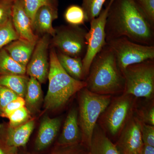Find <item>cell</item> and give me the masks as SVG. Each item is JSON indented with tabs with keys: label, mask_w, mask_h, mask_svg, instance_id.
Segmentation results:
<instances>
[{
	"label": "cell",
	"mask_w": 154,
	"mask_h": 154,
	"mask_svg": "<svg viewBox=\"0 0 154 154\" xmlns=\"http://www.w3.org/2000/svg\"><path fill=\"white\" fill-rule=\"evenodd\" d=\"M106 42L125 37L147 45H154V24L137 0H114L105 25Z\"/></svg>",
	"instance_id": "1"
},
{
	"label": "cell",
	"mask_w": 154,
	"mask_h": 154,
	"mask_svg": "<svg viewBox=\"0 0 154 154\" xmlns=\"http://www.w3.org/2000/svg\"><path fill=\"white\" fill-rule=\"evenodd\" d=\"M85 82L86 88L95 94L111 95L124 92V75L113 51L107 44L92 61Z\"/></svg>",
	"instance_id": "2"
},
{
	"label": "cell",
	"mask_w": 154,
	"mask_h": 154,
	"mask_svg": "<svg viewBox=\"0 0 154 154\" xmlns=\"http://www.w3.org/2000/svg\"><path fill=\"white\" fill-rule=\"evenodd\" d=\"M48 90L44 100L45 110L54 111L66 105L75 94L86 88L85 81L75 79L67 73L58 60L55 49L49 57Z\"/></svg>",
	"instance_id": "3"
},
{
	"label": "cell",
	"mask_w": 154,
	"mask_h": 154,
	"mask_svg": "<svg viewBox=\"0 0 154 154\" xmlns=\"http://www.w3.org/2000/svg\"><path fill=\"white\" fill-rule=\"evenodd\" d=\"M79 93L78 112L82 143L88 149L98 119L110 104L111 96L95 94L86 88Z\"/></svg>",
	"instance_id": "4"
},
{
	"label": "cell",
	"mask_w": 154,
	"mask_h": 154,
	"mask_svg": "<svg viewBox=\"0 0 154 154\" xmlns=\"http://www.w3.org/2000/svg\"><path fill=\"white\" fill-rule=\"evenodd\" d=\"M125 81L123 94L151 99L154 94V60L127 67L122 72Z\"/></svg>",
	"instance_id": "5"
},
{
	"label": "cell",
	"mask_w": 154,
	"mask_h": 154,
	"mask_svg": "<svg viewBox=\"0 0 154 154\" xmlns=\"http://www.w3.org/2000/svg\"><path fill=\"white\" fill-rule=\"evenodd\" d=\"M115 56L122 72L127 67L149 60H154V45L136 43L125 37L107 42Z\"/></svg>",
	"instance_id": "6"
},
{
	"label": "cell",
	"mask_w": 154,
	"mask_h": 154,
	"mask_svg": "<svg viewBox=\"0 0 154 154\" xmlns=\"http://www.w3.org/2000/svg\"><path fill=\"white\" fill-rule=\"evenodd\" d=\"M133 96L123 94L111 99L103 112L102 122L105 129L113 136L119 135L132 115L134 107Z\"/></svg>",
	"instance_id": "7"
},
{
	"label": "cell",
	"mask_w": 154,
	"mask_h": 154,
	"mask_svg": "<svg viewBox=\"0 0 154 154\" xmlns=\"http://www.w3.org/2000/svg\"><path fill=\"white\" fill-rule=\"evenodd\" d=\"M113 1L110 0L107 7L102 10L99 16L90 22V29L86 33L85 37L87 51L82 59L86 78L89 74L90 66L94 58L102 48L107 44L105 25L109 9Z\"/></svg>",
	"instance_id": "8"
},
{
	"label": "cell",
	"mask_w": 154,
	"mask_h": 154,
	"mask_svg": "<svg viewBox=\"0 0 154 154\" xmlns=\"http://www.w3.org/2000/svg\"><path fill=\"white\" fill-rule=\"evenodd\" d=\"M87 32L79 26L62 27L56 30L53 38V45L63 54L83 59L87 51Z\"/></svg>",
	"instance_id": "9"
},
{
	"label": "cell",
	"mask_w": 154,
	"mask_h": 154,
	"mask_svg": "<svg viewBox=\"0 0 154 154\" xmlns=\"http://www.w3.org/2000/svg\"><path fill=\"white\" fill-rule=\"evenodd\" d=\"M48 34L44 36L36 42L30 60L26 66V73L30 77L36 79L39 83H44L48 78L49 63L48 61Z\"/></svg>",
	"instance_id": "10"
},
{
	"label": "cell",
	"mask_w": 154,
	"mask_h": 154,
	"mask_svg": "<svg viewBox=\"0 0 154 154\" xmlns=\"http://www.w3.org/2000/svg\"><path fill=\"white\" fill-rule=\"evenodd\" d=\"M119 136L115 144L121 154H141L143 143L137 116H131Z\"/></svg>",
	"instance_id": "11"
},
{
	"label": "cell",
	"mask_w": 154,
	"mask_h": 154,
	"mask_svg": "<svg viewBox=\"0 0 154 154\" xmlns=\"http://www.w3.org/2000/svg\"><path fill=\"white\" fill-rule=\"evenodd\" d=\"M35 120L30 119L26 123L13 127L8 123L0 124V139L7 145L18 148L25 147L29 140L35 126Z\"/></svg>",
	"instance_id": "12"
},
{
	"label": "cell",
	"mask_w": 154,
	"mask_h": 154,
	"mask_svg": "<svg viewBox=\"0 0 154 154\" xmlns=\"http://www.w3.org/2000/svg\"><path fill=\"white\" fill-rule=\"evenodd\" d=\"M11 19L19 38L37 42L38 36L33 33L32 22L25 11L23 0L14 1Z\"/></svg>",
	"instance_id": "13"
},
{
	"label": "cell",
	"mask_w": 154,
	"mask_h": 154,
	"mask_svg": "<svg viewBox=\"0 0 154 154\" xmlns=\"http://www.w3.org/2000/svg\"><path fill=\"white\" fill-rule=\"evenodd\" d=\"M61 125L60 117L51 118L45 116L42 119L35 143L36 151L42 152L52 144L57 136Z\"/></svg>",
	"instance_id": "14"
},
{
	"label": "cell",
	"mask_w": 154,
	"mask_h": 154,
	"mask_svg": "<svg viewBox=\"0 0 154 154\" xmlns=\"http://www.w3.org/2000/svg\"><path fill=\"white\" fill-rule=\"evenodd\" d=\"M82 141V134L79 122V112L77 109L73 108L70 110L67 116L57 145H71L81 143Z\"/></svg>",
	"instance_id": "15"
},
{
	"label": "cell",
	"mask_w": 154,
	"mask_h": 154,
	"mask_svg": "<svg viewBox=\"0 0 154 154\" xmlns=\"http://www.w3.org/2000/svg\"><path fill=\"white\" fill-rule=\"evenodd\" d=\"M57 17V9L54 5L42 6L36 11L34 16L32 23L33 30L54 37L56 30L53 27V22Z\"/></svg>",
	"instance_id": "16"
},
{
	"label": "cell",
	"mask_w": 154,
	"mask_h": 154,
	"mask_svg": "<svg viewBox=\"0 0 154 154\" xmlns=\"http://www.w3.org/2000/svg\"><path fill=\"white\" fill-rule=\"evenodd\" d=\"M87 154H121L116 145L107 137L105 130L97 124Z\"/></svg>",
	"instance_id": "17"
},
{
	"label": "cell",
	"mask_w": 154,
	"mask_h": 154,
	"mask_svg": "<svg viewBox=\"0 0 154 154\" xmlns=\"http://www.w3.org/2000/svg\"><path fill=\"white\" fill-rule=\"evenodd\" d=\"M36 42L19 38L12 42L4 48L13 59L26 67L36 46Z\"/></svg>",
	"instance_id": "18"
},
{
	"label": "cell",
	"mask_w": 154,
	"mask_h": 154,
	"mask_svg": "<svg viewBox=\"0 0 154 154\" xmlns=\"http://www.w3.org/2000/svg\"><path fill=\"white\" fill-rule=\"evenodd\" d=\"M25 106L30 114H35L39 110L42 100L40 83L35 78L30 77L25 97Z\"/></svg>",
	"instance_id": "19"
},
{
	"label": "cell",
	"mask_w": 154,
	"mask_h": 154,
	"mask_svg": "<svg viewBox=\"0 0 154 154\" xmlns=\"http://www.w3.org/2000/svg\"><path fill=\"white\" fill-rule=\"evenodd\" d=\"M57 54L61 66L68 74L75 79L85 81L82 58L72 57L60 52Z\"/></svg>",
	"instance_id": "20"
},
{
	"label": "cell",
	"mask_w": 154,
	"mask_h": 154,
	"mask_svg": "<svg viewBox=\"0 0 154 154\" xmlns=\"http://www.w3.org/2000/svg\"><path fill=\"white\" fill-rule=\"evenodd\" d=\"M29 78L25 75L0 76V85L8 88L20 97L25 98Z\"/></svg>",
	"instance_id": "21"
},
{
	"label": "cell",
	"mask_w": 154,
	"mask_h": 154,
	"mask_svg": "<svg viewBox=\"0 0 154 154\" xmlns=\"http://www.w3.org/2000/svg\"><path fill=\"white\" fill-rule=\"evenodd\" d=\"M26 67L17 63L4 48L0 49V76L25 75Z\"/></svg>",
	"instance_id": "22"
},
{
	"label": "cell",
	"mask_w": 154,
	"mask_h": 154,
	"mask_svg": "<svg viewBox=\"0 0 154 154\" xmlns=\"http://www.w3.org/2000/svg\"><path fill=\"white\" fill-rule=\"evenodd\" d=\"M66 21L72 26H79L86 22L85 11L82 7L73 5L66 9L64 14Z\"/></svg>",
	"instance_id": "23"
},
{
	"label": "cell",
	"mask_w": 154,
	"mask_h": 154,
	"mask_svg": "<svg viewBox=\"0 0 154 154\" xmlns=\"http://www.w3.org/2000/svg\"><path fill=\"white\" fill-rule=\"evenodd\" d=\"M19 38L12 23V19L0 26V49Z\"/></svg>",
	"instance_id": "24"
},
{
	"label": "cell",
	"mask_w": 154,
	"mask_h": 154,
	"mask_svg": "<svg viewBox=\"0 0 154 154\" xmlns=\"http://www.w3.org/2000/svg\"><path fill=\"white\" fill-rule=\"evenodd\" d=\"M106 0H83L82 8L85 11L86 22L98 17L102 10L103 5Z\"/></svg>",
	"instance_id": "25"
},
{
	"label": "cell",
	"mask_w": 154,
	"mask_h": 154,
	"mask_svg": "<svg viewBox=\"0 0 154 154\" xmlns=\"http://www.w3.org/2000/svg\"><path fill=\"white\" fill-rule=\"evenodd\" d=\"M30 112L25 106L15 110L8 117L9 119V125L13 127L26 123L30 120Z\"/></svg>",
	"instance_id": "26"
},
{
	"label": "cell",
	"mask_w": 154,
	"mask_h": 154,
	"mask_svg": "<svg viewBox=\"0 0 154 154\" xmlns=\"http://www.w3.org/2000/svg\"><path fill=\"white\" fill-rule=\"evenodd\" d=\"M88 149L82 143L71 145H57L49 154H87Z\"/></svg>",
	"instance_id": "27"
},
{
	"label": "cell",
	"mask_w": 154,
	"mask_h": 154,
	"mask_svg": "<svg viewBox=\"0 0 154 154\" xmlns=\"http://www.w3.org/2000/svg\"><path fill=\"white\" fill-rule=\"evenodd\" d=\"M23 2L25 11L32 23L35 14L39 8L44 5H54L53 0H23Z\"/></svg>",
	"instance_id": "28"
},
{
	"label": "cell",
	"mask_w": 154,
	"mask_h": 154,
	"mask_svg": "<svg viewBox=\"0 0 154 154\" xmlns=\"http://www.w3.org/2000/svg\"><path fill=\"white\" fill-rule=\"evenodd\" d=\"M15 0H0V26L11 19Z\"/></svg>",
	"instance_id": "29"
},
{
	"label": "cell",
	"mask_w": 154,
	"mask_h": 154,
	"mask_svg": "<svg viewBox=\"0 0 154 154\" xmlns=\"http://www.w3.org/2000/svg\"><path fill=\"white\" fill-rule=\"evenodd\" d=\"M18 97L19 96L14 91L5 86L0 85V112L9 103Z\"/></svg>",
	"instance_id": "30"
},
{
	"label": "cell",
	"mask_w": 154,
	"mask_h": 154,
	"mask_svg": "<svg viewBox=\"0 0 154 154\" xmlns=\"http://www.w3.org/2000/svg\"><path fill=\"white\" fill-rule=\"evenodd\" d=\"M141 132L143 144L154 147V126L140 122Z\"/></svg>",
	"instance_id": "31"
},
{
	"label": "cell",
	"mask_w": 154,
	"mask_h": 154,
	"mask_svg": "<svg viewBox=\"0 0 154 154\" xmlns=\"http://www.w3.org/2000/svg\"><path fill=\"white\" fill-rule=\"evenodd\" d=\"M25 105L24 98L19 96L17 99L9 103L2 109L0 112V116L5 118H8L11 113L17 109L25 106Z\"/></svg>",
	"instance_id": "32"
},
{
	"label": "cell",
	"mask_w": 154,
	"mask_h": 154,
	"mask_svg": "<svg viewBox=\"0 0 154 154\" xmlns=\"http://www.w3.org/2000/svg\"><path fill=\"white\" fill-rule=\"evenodd\" d=\"M137 117L140 121L145 124L154 126V103L150 106L141 109L137 113Z\"/></svg>",
	"instance_id": "33"
},
{
	"label": "cell",
	"mask_w": 154,
	"mask_h": 154,
	"mask_svg": "<svg viewBox=\"0 0 154 154\" xmlns=\"http://www.w3.org/2000/svg\"><path fill=\"white\" fill-rule=\"evenodd\" d=\"M140 5L146 17L154 24V0H146Z\"/></svg>",
	"instance_id": "34"
},
{
	"label": "cell",
	"mask_w": 154,
	"mask_h": 154,
	"mask_svg": "<svg viewBox=\"0 0 154 154\" xmlns=\"http://www.w3.org/2000/svg\"><path fill=\"white\" fill-rule=\"evenodd\" d=\"M18 148L7 145L0 139V154H15Z\"/></svg>",
	"instance_id": "35"
},
{
	"label": "cell",
	"mask_w": 154,
	"mask_h": 154,
	"mask_svg": "<svg viewBox=\"0 0 154 154\" xmlns=\"http://www.w3.org/2000/svg\"><path fill=\"white\" fill-rule=\"evenodd\" d=\"M141 154H154V147L143 144Z\"/></svg>",
	"instance_id": "36"
},
{
	"label": "cell",
	"mask_w": 154,
	"mask_h": 154,
	"mask_svg": "<svg viewBox=\"0 0 154 154\" xmlns=\"http://www.w3.org/2000/svg\"><path fill=\"white\" fill-rule=\"evenodd\" d=\"M137 1H138V2L139 3L140 5V4L144 2H146V0H137Z\"/></svg>",
	"instance_id": "37"
},
{
	"label": "cell",
	"mask_w": 154,
	"mask_h": 154,
	"mask_svg": "<svg viewBox=\"0 0 154 154\" xmlns=\"http://www.w3.org/2000/svg\"><path fill=\"white\" fill-rule=\"evenodd\" d=\"M15 154H28L22 153H19V152H18H18H17Z\"/></svg>",
	"instance_id": "38"
},
{
	"label": "cell",
	"mask_w": 154,
	"mask_h": 154,
	"mask_svg": "<svg viewBox=\"0 0 154 154\" xmlns=\"http://www.w3.org/2000/svg\"><path fill=\"white\" fill-rule=\"evenodd\" d=\"M141 154L140 153H139V154Z\"/></svg>",
	"instance_id": "39"
},
{
	"label": "cell",
	"mask_w": 154,
	"mask_h": 154,
	"mask_svg": "<svg viewBox=\"0 0 154 154\" xmlns=\"http://www.w3.org/2000/svg\"></svg>",
	"instance_id": "40"
}]
</instances>
